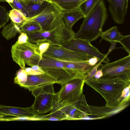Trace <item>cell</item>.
Instances as JSON below:
<instances>
[{"label":"cell","instance_id":"cell-33","mask_svg":"<svg viewBox=\"0 0 130 130\" xmlns=\"http://www.w3.org/2000/svg\"><path fill=\"white\" fill-rule=\"evenodd\" d=\"M41 115L39 116L34 117H18L9 118L10 121L15 120L22 121H40L42 120L40 117Z\"/></svg>","mask_w":130,"mask_h":130},{"label":"cell","instance_id":"cell-34","mask_svg":"<svg viewBox=\"0 0 130 130\" xmlns=\"http://www.w3.org/2000/svg\"><path fill=\"white\" fill-rule=\"evenodd\" d=\"M101 62H100L94 67L90 72L85 74L86 80L90 79L93 77L98 70V67L100 66H102L100 65Z\"/></svg>","mask_w":130,"mask_h":130},{"label":"cell","instance_id":"cell-12","mask_svg":"<svg viewBox=\"0 0 130 130\" xmlns=\"http://www.w3.org/2000/svg\"><path fill=\"white\" fill-rule=\"evenodd\" d=\"M81 105L85 107L84 110L82 111L86 116L87 115H95L99 119L116 114L125 108L129 104L119 106L115 107H110L106 106L103 107L93 106L88 105H85L81 104Z\"/></svg>","mask_w":130,"mask_h":130},{"label":"cell","instance_id":"cell-30","mask_svg":"<svg viewBox=\"0 0 130 130\" xmlns=\"http://www.w3.org/2000/svg\"><path fill=\"white\" fill-rule=\"evenodd\" d=\"M28 75H36L45 73L41 67L38 65H33L30 67H25L24 69Z\"/></svg>","mask_w":130,"mask_h":130},{"label":"cell","instance_id":"cell-32","mask_svg":"<svg viewBox=\"0 0 130 130\" xmlns=\"http://www.w3.org/2000/svg\"><path fill=\"white\" fill-rule=\"evenodd\" d=\"M128 55H130V35L124 36L120 43Z\"/></svg>","mask_w":130,"mask_h":130},{"label":"cell","instance_id":"cell-40","mask_svg":"<svg viewBox=\"0 0 130 130\" xmlns=\"http://www.w3.org/2000/svg\"><path fill=\"white\" fill-rule=\"evenodd\" d=\"M99 119V118H92L88 116H85V117L79 119V120H92L93 119Z\"/></svg>","mask_w":130,"mask_h":130},{"label":"cell","instance_id":"cell-18","mask_svg":"<svg viewBox=\"0 0 130 130\" xmlns=\"http://www.w3.org/2000/svg\"><path fill=\"white\" fill-rule=\"evenodd\" d=\"M21 3L28 14V18H30L34 17L40 13L49 2L43 1L38 3Z\"/></svg>","mask_w":130,"mask_h":130},{"label":"cell","instance_id":"cell-39","mask_svg":"<svg viewBox=\"0 0 130 130\" xmlns=\"http://www.w3.org/2000/svg\"><path fill=\"white\" fill-rule=\"evenodd\" d=\"M21 2L24 3L28 2L38 3L43 1V0H19Z\"/></svg>","mask_w":130,"mask_h":130},{"label":"cell","instance_id":"cell-36","mask_svg":"<svg viewBox=\"0 0 130 130\" xmlns=\"http://www.w3.org/2000/svg\"><path fill=\"white\" fill-rule=\"evenodd\" d=\"M21 33L17 42L19 44H23L27 41L28 37L26 33L23 32Z\"/></svg>","mask_w":130,"mask_h":130},{"label":"cell","instance_id":"cell-31","mask_svg":"<svg viewBox=\"0 0 130 130\" xmlns=\"http://www.w3.org/2000/svg\"><path fill=\"white\" fill-rule=\"evenodd\" d=\"M12 9H15L21 12L27 18H28V14L19 0H13L12 3L9 4Z\"/></svg>","mask_w":130,"mask_h":130},{"label":"cell","instance_id":"cell-28","mask_svg":"<svg viewBox=\"0 0 130 130\" xmlns=\"http://www.w3.org/2000/svg\"><path fill=\"white\" fill-rule=\"evenodd\" d=\"M50 43L49 41L43 39L37 41L35 43L37 48L40 55L43 54L47 50Z\"/></svg>","mask_w":130,"mask_h":130},{"label":"cell","instance_id":"cell-35","mask_svg":"<svg viewBox=\"0 0 130 130\" xmlns=\"http://www.w3.org/2000/svg\"><path fill=\"white\" fill-rule=\"evenodd\" d=\"M97 57L94 56L91 57L87 61L88 65L91 66H96L99 63H98V62H102Z\"/></svg>","mask_w":130,"mask_h":130},{"label":"cell","instance_id":"cell-15","mask_svg":"<svg viewBox=\"0 0 130 130\" xmlns=\"http://www.w3.org/2000/svg\"><path fill=\"white\" fill-rule=\"evenodd\" d=\"M40 115L34 111L31 106L23 108L0 105V116L2 117L8 116L17 117H34Z\"/></svg>","mask_w":130,"mask_h":130},{"label":"cell","instance_id":"cell-10","mask_svg":"<svg viewBox=\"0 0 130 130\" xmlns=\"http://www.w3.org/2000/svg\"><path fill=\"white\" fill-rule=\"evenodd\" d=\"M42 56L68 61H84L92 57L89 55L69 50L62 45L50 43Z\"/></svg>","mask_w":130,"mask_h":130},{"label":"cell","instance_id":"cell-41","mask_svg":"<svg viewBox=\"0 0 130 130\" xmlns=\"http://www.w3.org/2000/svg\"><path fill=\"white\" fill-rule=\"evenodd\" d=\"M6 2H7L9 4L12 3L13 1V0H6Z\"/></svg>","mask_w":130,"mask_h":130},{"label":"cell","instance_id":"cell-5","mask_svg":"<svg viewBox=\"0 0 130 130\" xmlns=\"http://www.w3.org/2000/svg\"><path fill=\"white\" fill-rule=\"evenodd\" d=\"M11 52L13 60L23 69L25 64L30 67L38 65L42 58L36 44L28 41L23 44H19L17 41L12 45Z\"/></svg>","mask_w":130,"mask_h":130},{"label":"cell","instance_id":"cell-8","mask_svg":"<svg viewBox=\"0 0 130 130\" xmlns=\"http://www.w3.org/2000/svg\"><path fill=\"white\" fill-rule=\"evenodd\" d=\"M62 11L53 3L49 2L40 13L34 17L27 18L22 25L27 22L35 21L40 24L43 30H50L56 26L62 18Z\"/></svg>","mask_w":130,"mask_h":130},{"label":"cell","instance_id":"cell-42","mask_svg":"<svg viewBox=\"0 0 130 130\" xmlns=\"http://www.w3.org/2000/svg\"><path fill=\"white\" fill-rule=\"evenodd\" d=\"M44 1H46V2H51L52 3L53 2L56 1V0H43Z\"/></svg>","mask_w":130,"mask_h":130},{"label":"cell","instance_id":"cell-43","mask_svg":"<svg viewBox=\"0 0 130 130\" xmlns=\"http://www.w3.org/2000/svg\"><path fill=\"white\" fill-rule=\"evenodd\" d=\"M6 2V0H0V2Z\"/></svg>","mask_w":130,"mask_h":130},{"label":"cell","instance_id":"cell-3","mask_svg":"<svg viewBox=\"0 0 130 130\" xmlns=\"http://www.w3.org/2000/svg\"><path fill=\"white\" fill-rule=\"evenodd\" d=\"M86 79L85 74L81 73L62 84L60 90L55 93L54 104L62 108L80 101Z\"/></svg>","mask_w":130,"mask_h":130},{"label":"cell","instance_id":"cell-17","mask_svg":"<svg viewBox=\"0 0 130 130\" xmlns=\"http://www.w3.org/2000/svg\"><path fill=\"white\" fill-rule=\"evenodd\" d=\"M62 16L65 25L70 29H72L74 25L79 20L85 17L78 8L71 10L62 11Z\"/></svg>","mask_w":130,"mask_h":130},{"label":"cell","instance_id":"cell-26","mask_svg":"<svg viewBox=\"0 0 130 130\" xmlns=\"http://www.w3.org/2000/svg\"><path fill=\"white\" fill-rule=\"evenodd\" d=\"M20 33L34 32L43 30L40 24L35 21H30L23 24L20 28Z\"/></svg>","mask_w":130,"mask_h":130},{"label":"cell","instance_id":"cell-7","mask_svg":"<svg viewBox=\"0 0 130 130\" xmlns=\"http://www.w3.org/2000/svg\"><path fill=\"white\" fill-rule=\"evenodd\" d=\"M42 57L38 65L45 73L54 78L57 84L61 85L76 75L67 69L60 60L49 57Z\"/></svg>","mask_w":130,"mask_h":130},{"label":"cell","instance_id":"cell-22","mask_svg":"<svg viewBox=\"0 0 130 130\" xmlns=\"http://www.w3.org/2000/svg\"><path fill=\"white\" fill-rule=\"evenodd\" d=\"M8 15L11 22L20 30L22 25L27 18L21 12L15 9L10 10Z\"/></svg>","mask_w":130,"mask_h":130},{"label":"cell","instance_id":"cell-23","mask_svg":"<svg viewBox=\"0 0 130 130\" xmlns=\"http://www.w3.org/2000/svg\"><path fill=\"white\" fill-rule=\"evenodd\" d=\"M60 108L66 115V120H78L80 118V110L75 104Z\"/></svg>","mask_w":130,"mask_h":130},{"label":"cell","instance_id":"cell-13","mask_svg":"<svg viewBox=\"0 0 130 130\" xmlns=\"http://www.w3.org/2000/svg\"><path fill=\"white\" fill-rule=\"evenodd\" d=\"M109 3L108 9L113 21L118 24L124 21L126 14L128 0H107Z\"/></svg>","mask_w":130,"mask_h":130},{"label":"cell","instance_id":"cell-37","mask_svg":"<svg viewBox=\"0 0 130 130\" xmlns=\"http://www.w3.org/2000/svg\"><path fill=\"white\" fill-rule=\"evenodd\" d=\"M130 85L125 88L122 90L121 95V102H122L124 96L129 92L130 91Z\"/></svg>","mask_w":130,"mask_h":130},{"label":"cell","instance_id":"cell-14","mask_svg":"<svg viewBox=\"0 0 130 130\" xmlns=\"http://www.w3.org/2000/svg\"><path fill=\"white\" fill-rule=\"evenodd\" d=\"M57 83L56 80L47 73L38 75H27L26 82L21 87L29 91L51 84Z\"/></svg>","mask_w":130,"mask_h":130},{"label":"cell","instance_id":"cell-27","mask_svg":"<svg viewBox=\"0 0 130 130\" xmlns=\"http://www.w3.org/2000/svg\"><path fill=\"white\" fill-rule=\"evenodd\" d=\"M27 75L25 70L21 68L16 73V76L14 78V82L21 87L27 81Z\"/></svg>","mask_w":130,"mask_h":130},{"label":"cell","instance_id":"cell-38","mask_svg":"<svg viewBox=\"0 0 130 130\" xmlns=\"http://www.w3.org/2000/svg\"><path fill=\"white\" fill-rule=\"evenodd\" d=\"M103 75L102 70L101 69H99L93 77L95 79H98L102 77Z\"/></svg>","mask_w":130,"mask_h":130},{"label":"cell","instance_id":"cell-1","mask_svg":"<svg viewBox=\"0 0 130 130\" xmlns=\"http://www.w3.org/2000/svg\"><path fill=\"white\" fill-rule=\"evenodd\" d=\"M85 83L99 93L105 100L106 106L110 107L119 106L122 91L130 85V81L116 77L93 78Z\"/></svg>","mask_w":130,"mask_h":130},{"label":"cell","instance_id":"cell-16","mask_svg":"<svg viewBox=\"0 0 130 130\" xmlns=\"http://www.w3.org/2000/svg\"><path fill=\"white\" fill-rule=\"evenodd\" d=\"M59 60L62 61L65 67L74 75L80 73L86 74L90 72L95 66L89 65L87 61H75Z\"/></svg>","mask_w":130,"mask_h":130},{"label":"cell","instance_id":"cell-2","mask_svg":"<svg viewBox=\"0 0 130 130\" xmlns=\"http://www.w3.org/2000/svg\"><path fill=\"white\" fill-rule=\"evenodd\" d=\"M107 16L104 2L101 0L88 15L84 18L79 30L74 38L92 42L100 36Z\"/></svg>","mask_w":130,"mask_h":130},{"label":"cell","instance_id":"cell-20","mask_svg":"<svg viewBox=\"0 0 130 130\" xmlns=\"http://www.w3.org/2000/svg\"><path fill=\"white\" fill-rule=\"evenodd\" d=\"M86 0H56L52 3L62 11L73 10L78 8Z\"/></svg>","mask_w":130,"mask_h":130},{"label":"cell","instance_id":"cell-19","mask_svg":"<svg viewBox=\"0 0 130 130\" xmlns=\"http://www.w3.org/2000/svg\"><path fill=\"white\" fill-rule=\"evenodd\" d=\"M100 36L102 39L112 44L117 42L120 43L124 36L120 32H118L117 27L114 26L104 31H102Z\"/></svg>","mask_w":130,"mask_h":130},{"label":"cell","instance_id":"cell-24","mask_svg":"<svg viewBox=\"0 0 130 130\" xmlns=\"http://www.w3.org/2000/svg\"><path fill=\"white\" fill-rule=\"evenodd\" d=\"M20 31L11 22L4 27L1 33L3 36L7 40L14 37Z\"/></svg>","mask_w":130,"mask_h":130},{"label":"cell","instance_id":"cell-21","mask_svg":"<svg viewBox=\"0 0 130 130\" xmlns=\"http://www.w3.org/2000/svg\"><path fill=\"white\" fill-rule=\"evenodd\" d=\"M50 113L42 116L41 117L42 120L60 121L66 120V116L61 108L54 104Z\"/></svg>","mask_w":130,"mask_h":130},{"label":"cell","instance_id":"cell-29","mask_svg":"<svg viewBox=\"0 0 130 130\" xmlns=\"http://www.w3.org/2000/svg\"><path fill=\"white\" fill-rule=\"evenodd\" d=\"M9 13L6 8L0 5V28L4 27L9 21Z\"/></svg>","mask_w":130,"mask_h":130},{"label":"cell","instance_id":"cell-6","mask_svg":"<svg viewBox=\"0 0 130 130\" xmlns=\"http://www.w3.org/2000/svg\"><path fill=\"white\" fill-rule=\"evenodd\" d=\"M54 84H50L31 91L35 98L34 102L31 106L34 111L41 115L48 112L53 109L55 94Z\"/></svg>","mask_w":130,"mask_h":130},{"label":"cell","instance_id":"cell-9","mask_svg":"<svg viewBox=\"0 0 130 130\" xmlns=\"http://www.w3.org/2000/svg\"><path fill=\"white\" fill-rule=\"evenodd\" d=\"M102 77H118L130 81V55L101 66Z\"/></svg>","mask_w":130,"mask_h":130},{"label":"cell","instance_id":"cell-11","mask_svg":"<svg viewBox=\"0 0 130 130\" xmlns=\"http://www.w3.org/2000/svg\"><path fill=\"white\" fill-rule=\"evenodd\" d=\"M62 45L69 50L96 57L102 62L106 63L109 61L106 55L101 53L87 40L73 38Z\"/></svg>","mask_w":130,"mask_h":130},{"label":"cell","instance_id":"cell-25","mask_svg":"<svg viewBox=\"0 0 130 130\" xmlns=\"http://www.w3.org/2000/svg\"><path fill=\"white\" fill-rule=\"evenodd\" d=\"M101 0H86L78 7L85 17L87 16Z\"/></svg>","mask_w":130,"mask_h":130},{"label":"cell","instance_id":"cell-4","mask_svg":"<svg viewBox=\"0 0 130 130\" xmlns=\"http://www.w3.org/2000/svg\"><path fill=\"white\" fill-rule=\"evenodd\" d=\"M27 41L35 44L38 40L45 39L50 43L62 45L74 38L75 33L72 29L68 28L62 18L56 26L49 30H42L34 32H26Z\"/></svg>","mask_w":130,"mask_h":130}]
</instances>
